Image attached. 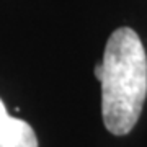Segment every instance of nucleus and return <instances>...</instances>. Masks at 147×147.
Wrapping results in <instances>:
<instances>
[{
    "instance_id": "nucleus-1",
    "label": "nucleus",
    "mask_w": 147,
    "mask_h": 147,
    "mask_svg": "<svg viewBox=\"0 0 147 147\" xmlns=\"http://www.w3.org/2000/svg\"><path fill=\"white\" fill-rule=\"evenodd\" d=\"M101 82V115L106 129L124 136L136 126L147 95V56L131 28H118L105 46L103 62L95 65Z\"/></svg>"
},
{
    "instance_id": "nucleus-2",
    "label": "nucleus",
    "mask_w": 147,
    "mask_h": 147,
    "mask_svg": "<svg viewBox=\"0 0 147 147\" xmlns=\"http://www.w3.org/2000/svg\"><path fill=\"white\" fill-rule=\"evenodd\" d=\"M0 147H38V137L26 121L7 113L0 100Z\"/></svg>"
}]
</instances>
